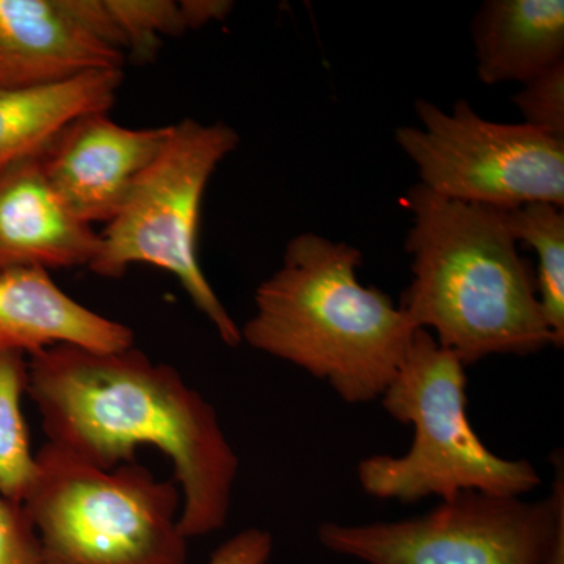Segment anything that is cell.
Here are the masks:
<instances>
[{
	"label": "cell",
	"instance_id": "cell-7",
	"mask_svg": "<svg viewBox=\"0 0 564 564\" xmlns=\"http://www.w3.org/2000/svg\"><path fill=\"white\" fill-rule=\"evenodd\" d=\"M555 477L547 499L466 491L434 510L400 521L318 527L333 554L366 564H543L564 518L562 451L552 455Z\"/></svg>",
	"mask_w": 564,
	"mask_h": 564
},
{
	"label": "cell",
	"instance_id": "cell-16",
	"mask_svg": "<svg viewBox=\"0 0 564 564\" xmlns=\"http://www.w3.org/2000/svg\"><path fill=\"white\" fill-rule=\"evenodd\" d=\"M28 386L29 356L0 350V494L20 503L36 473L31 434L21 408Z\"/></svg>",
	"mask_w": 564,
	"mask_h": 564
},
{
	"label": "cell",
	"instance_id": "cell-10",
	"mask_svg": "<svg viewBox=\"0 0 564 564\" xmlns=\"http://www.w3.org/2000/svg\"><path fill=\"white\" fill-rule=\"evenodd\" d=\"M124 61L93 24L88 0H0V93L122 69Z\"/></svg>",
	"mask_w": 564,
	"mask_h": 564
},
{
	"label": "cell",
	"instance_id": "cell-9",
	"mask_svg": "<svg viewBox=\"0 0 564 564\" xmlns=\"http://www.w3.org/2000/svg\"><path fill=\"white\" fill-rule=\"evenodd\" d=\"M166 128L131 129L107 111L82 115L40 151L47 181L70 214L91 226L109 223L169 140Z\"/></svg>",
	"mask_w": 564,
	"mask_h": 564
},
{
	"label": "cell",
	"instance_id": "cell-3",
	"mask_svg": "<svg viewBox=\"0 0 564 564\" xmlns=\"http://www.w3.org/2000/svg\"><path fill=\"white\" fill-rule=\"evenodd\" d=\"M361 263L350 243L293 237L256 291L242 343L326 381L344 402L381 399L417 328L388 293L359 281Z\"/></svg>",
	"mask_w": 564,
	"mask_h": 564
},
{
	"label": "cell",
	"instance_id": "cell-6",
	"mask_svg": "<svg viewBox=\"0 0 564 564\" xmlns=\"http://www.w3.org/2000/svg\"><path fill=\"white\" fill-rule=\"evenodd\" d=\"M239 141V133L225 122L184 120L173 124L165 147L99 232L98 252L87 267L111 280L135 263L172 273L229 347L242 344V333L204 276L198 226L212 174Z\"/></svg>",
	"mask_w": 564,
	"mask_h": 564
},
{
	"label": "cell",
	"instance_id": "cell-22",
	"mask_svg": "<svg viewBox=\"0 0 564 564\" xmlns=\"http://www.w3.org/2000/svg\"><path fill=\"white\" fill-rule=\"evenodd\" d=\"M543 564H564V518L555 527Z\"/></svg>",
	"mask_w": 564,
	"mask_h": 564
},
{
	"label": "cell",
	"instance_id": "cell-20",
	"mask_svg": "<svg viewBox=\"0 0 564 564\" xmlns=\"http://www.w3.org/2000/svg\"><path fill=\"white\" fill-rule=\"evenodd\" d=\"M272 554V533L262 529H247L225 541L207 564H269Z\"/></svg>",
	"mask_w": 564,
	"mask_h": 564
},
{
	"label": "cell",
	"instance_id": "cell-2",
	"mask_svg": "<svg viewBox=\"0 0 564 564\" xmlns=\"http://www.w3.org/2000/svg\"><path fill=\"white\" fill-rule=\"evenodd\" d=\"M402 204L413 215L404 240L413 281L399 306L415 328L432 333L466 367L555 347L536 276L503 210L451 202L421 184Z\"/></svg>",
	"mask_w": 564,
	"mask_h": 564
},
{
	"label": "cell",
	"instance_id": "cell-18",
	"mask_svg": "<svg viewBox=\"0 0 564 564\" xmlns=\"http://www.w3.org/2000/svg\"><path fill=\"white\" fill-rule=\"evenodd\" d=\"M513 102L524 124L564 141V62L522 85Z\"/></svg>",
	"mask_w": 564,
	"mask_h": 564
},
{
	"label": "cell",
	"instance_id": "cell-14",
	"mask_svg": "<svg viewBox=\"0 0 564 564\" xmlns=\"http://www.w3.org/2000/svg\"><path fill=\"white\" fill-rule=\"evenodd\" d=\"M121 82L122 69L98 70L47 87L0 93V166L36 154L82 115L109 111Z\"/></svg>",
	"mask_w": 564,
	"mask_h": 564
},
{
	"label": "cell",
	"instance_id": "cell-19",
	"mask_svg": "<svg viewBox=\"0 0 564 564\" xmlns=\"http://www.w3.org/2000/svg\"><path fill=\"white\" fill-rule=\"evenodd\" d=\"M0 564H47L43 544L24 503L0 494Z\"/></svg>",
	"mask_w": 564,
	"mask_h": 564
},
{
	"label": "cell",
	"instance_id": "cell-17",
	"mask_svg": "<svg viewBox=\"0 0 564 564\" xmlns=\"http://www.w3.org/2000/svg\"><path fill=\"white\" fill-rule=\"evenodd\" d=\"M111 44L126 55L154 57L162 36L187 31L182 2L170 0H102Z\"/></svg>",
	"mask_w": 564,
	"mask_h": 564
},
{
	"label": "cell",
	"instance_id": "cell-1",
	"mask_svg": "<svg viewBox=\"0 0 564 564\" xmlns=\"http://www.w3.org/2000/svg\"><path fill=\"white\" fill-rule=\"evenodd\" d=\"M28 393L50 443L99 469L135 463L139 447L169 456L187 540L225 527L239 456L215 408L174 367L135 347L55 345L29 356Z\"/></svg>",
	"mask_w": 564,
	"mask_h": 564
},
{
	"label": "cell",
	"instance_id": "cell-5",
	"mask_svg": "<svg viewBox=\"0 0 564 564\" xmlns=\"http://www.w3.org/2000/svg\"><path fill=\"white\" fill-rule=\"evenodd\" d=\"M35 459L22 503L47 564L187 562L177 484L158 480L137 462L99 469L51 443Z\"/></svg>",
	"mask_w": 564,
	"mask_h": 564
},
{
	"label": "cell",
	"instance_id": "cell-12",
	"mask_svg": "<svg viewBox=\"0 0 564 564\" xmlns=\"http://www.w3.org/2000/svg\"><path fill=\"white\" fill-rule=\"evenodd\" d=\"M129 326L110 321L63 292L44 269L0 273V350L32 356L55 345L95 351L133 347Z\"/></svg>",
	"mask_w": 564,
	"mask_h": 564
},
{
	"label": "cell",
	"instance_id": "cell-15",
	"mask_svg": "<svg viewBox=\"0 0 564 564\" xmlns=\"http://www.w3.org/2000/svg\"><path fill=\"white\" fill-rule=\"evenodd\" d=\"M505 220L518 243L538 256L536 289L541 310L554 336L564 345V210L551 203H532L505 212Z\"/></svg>",
	"mask_w": 564,
	"mask_h": 564
},
{
	"label": "cell",
	"instance_id": "cell-13",
	"mask_svg": "<svg viewBox=\"0 0 564 564\" xmlns=\"http://www.w3.org/2000/svg\"><path fill=\"white\" fill-rule=\"evenodd\" d=\"M481 84H527L564 62L563 0H488L473 21Z\"/></svg>",
	"mask_w": 564,
	"mask_h": 564
},
{
	"label": "cell",
	"instance_id": "cell-21",
	"mask_svg": "<svg viewBox=\"0 0 564 564\" xmlns=\"http://www.w3.org/2000/svg\"><path fill=\"white\" fill-rule=\"evenodd\" d=\"M185 18H187L188 28H199L210 21H221L228 17L232 10V2H223V0H188L182 2Z\"/></svg>",
	"mask_w": 564,
	"mask_h": 564
},
{
	"label": "cell",
	"instance_id": "cell-4",
	"mask_svg": "<svg viewBox=\"0 0 564 564\" xmlns=\"http://www.w3.org/2000/svg\"><path fill=\"white\" fill-rule=\"evenodd\" d=\"M466 366L425 329H415L381 403L414 440L402 456L373 455L358 464V480L375 499L415 503L478 491L522 497L541 485L527 459L492 454L467 417Z\"/></svg>",
	"mask_w": 564,
	"mask_h": 564
},
{
	"label": "cell",
	"instance_id": "cell-8",
	"mask_svg": "<svg viewBox=\"0 0 564 564\" xmlns=\"http://www.w3.org/2000/svg\"><path fill=\"white\" fill-rule=\"evenodd\" d=\"M414 110L421 128L403 126L395 140L426 191L503 212L532 203L564 207V141L524 122L485 120L464 99L452 111L419 99Z\"/></svg>",
	"mask_w": 564,
	"mask_h": 564
},
{
	"label": "cell",
	"instance_id": "cell-11",
	"mask_svg": "<svg viewBox=\"0 0 564 564\" xmlns=\"http://www.w3.org/2000/svg\"><path fill=\"white\" fill-rule=\"evenodd\" d=\"M98 248L99 234L52 188L40 152L0 166V273L88 267Z\"/></svg>",
	"mask_w": 564,
	"mask_h": 564
}]
</instances>
